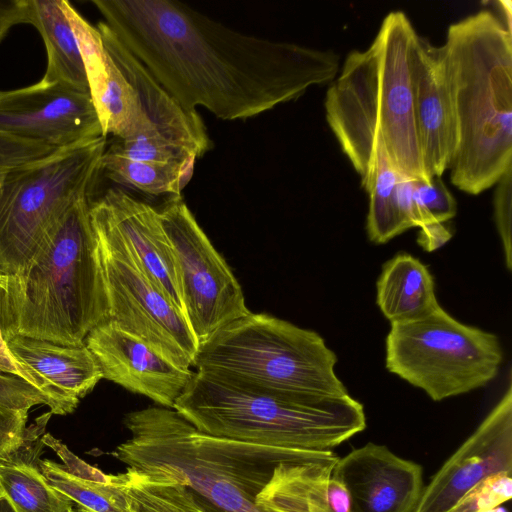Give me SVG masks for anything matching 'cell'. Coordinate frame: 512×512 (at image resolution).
<instances>
[{"mask_svg": "<svg viewBox=\"0 0 512 512\" xmlns=\"http://www.w3.org/2000/svg\"><path fill=\"white\" fill-rule=\"evenodd\" d=\"M104 23L187 111L246 119L332 82L339 56L230 29L173 0H93Z\"/></svg>", "mask_w": 512, "mask_h": 512, "instance_id": "obj_1", "label": "cell"}, {"mask_svg": "<svg viewBox=\"0 0 512 512\" xmlns=\"http://www.w3.org/2000/svg\"><path fill=\"white\" fill-rule=\"evenodd\" d=\"M417 36L404 12L388 13L371 45L347 55L326 92L327 123L361 181L378 146L399 172L427 180L411 82Z\"/></svg>", "mask_w": 512, "mask_h": 512, "instance_id": "obj_2", "label": "cell"}, {"mask_svg": "<svg viewBox=\"0 0 512 512\" xmlns=\"http://www.w3.org/2000/svg\"><path fill=\"white\" fill-rule=\"evenodd\" d=\"M110 320V305L88 197L48 230L17 272L0 273V332L64 346L85 344Z\"/></svg>", "mask_w": 512, "mask_h": 512, "instance_id": "obj_3", "label": "cell"}, {"mask_svg": "<svg viewBox=\"0 0 512 512\" xmlns=\"http://www.w3.org/2000/svg\"><path fill=\"white\" fill-rule=\"evenodd\" d=\"M130 437L112 453L127 470L152 480L189 485L222 512H265L257 496L282 463L336 461L333 451L286 449L198 431L175 409L150 406L127 413Z\"/></svg>", "mask_w": 512, "mask_h": 512, "instance_id": "obj_4", "label": "cell"}, {"mask_svg": "<svg viewBox=\"0 0 512 512\" xmlns=\"http://www.w3.org/2000/svg\"><path fill=\"white\" fill-rule=\"evenodd\" d=\"M443 48L455 131L450 180L478 195L512 167V29L483 9L451 24Z\"/></svg>", "mask_w": 512, "mask_h": 512, "instance_id": "obj_5", "label": "cell"}, {"mask_svg": "<svg viewBox=\"0 0 512 512\" xmlns=\"http://www.w3.org/2000/svg\"><path fill=\"white\" fill-rule=\"evenodd\" d=\"M174 409L198 431L260 445L327 452L366 427L348 394L280 398L194 372Z\"/></svg>", "mask_w": 512, "mask_h": 512, "instance_id": "obj_6", "label": "cell"}, {"mask_svg": "<svg viewBox=\"0 0 512 512\" xmlns=\"http://www.w3.org/2000/svg\"><path fill=\"white\" fill-rule=\"evenodd\" d=\"M336 363V354L315 331L249 312L201 342L193 366L243 389L297 399L348 394Z\"/></svg>", "mask_w": 512, "mask_h": 512, "instance_id": "obj_7", "label": "cell"}, {"mask_svg": "<svg viewBox=\"0 0 512 512\" xmlns=\"http://www.w3.org/2000/svg\"><path fill=\"white\" fill-rule=\"evenodd\" d=\"M106 137L100 136L10 171L0 188V273L20 270L53 224L88 197L100 173Z\"/></svg>", "mask_w": 512, "mask_h": 512, "instance_id": "obj_8", "label": "cell"}, {"mask_svg": "<svg viewBox=\"0 0 512 512\" xmlns=\"http://www.w3.org/2000/svg\"><path fill=\"white\" fill-rule=\"evenodd\" d=\"M502 359L495 334L459 322L441 306L423 318L391 324L386 338V368L434 401L487 385Z\"/></svg>", "mask_w": 512, "mask_h": 512, "instance_id": "obj_9", "label": "cell"}, {"mask_svg": "<svg viewBox=\"0 0 512 512\" xmlns=\"http://www.w3.org/2000/svg\"><path fill=\"white\" fill-rule=\"evenodd\" d=\"M110 305V320L175 365L190 369L198 348L184 314L140 270L105 223L90 211Z\"/></svg>", "mask_w": 512, "mask_h": 512, "instance_id": "obj_10", "label": "cell"}, {"mask_svg": "<svg viewBox=\"0 0 512 512\" xmlns=\"http://www.w3.org/2000/svg\"><path fill=\"white\" fill-rule=\"evenodd\" d=\"M157 211L174 256L185 317L199 345L250 311L236 277L182 197H170Z\"/></svg>", "mask_w": 512, "mask_h": 512, "instance_id": "obj_11", "label": "cell"}, {"mask_svg": "<svg viewBox=\"0 0 512 512\" xmlns=\"http://www.w3.org/2000/svg\"><path fill=\"white\" fill-rule=\"evenodd\" d=\"M0 131L58 149L104 136L89 92L41 81L0 92Z\"/></svg>", "mask_w": 512, "mask_h": 512, "instance_id": "obj_12", "label": "cell"}, {"mask_svg": "<svg viewBox=\"0 0 512 512\" xmlns=\"http://www.w3.org/2000/svg\"><path fill=\"white\" fill-rule=\"evenodd\" d=\"M512 473V387L424 487L414 512H451L486 477Z\"/></svg>", "mask_w": 512, "mask_h": 512, "instance_id": "obj_13", "label": "cell"}, {"mask_svg": "<svg viewBox=\"0 0 512 512\" xmlns=\"http://www.w3.org/2000/svg\"><path fill=\"white\" fill-rule=\"evenodd\" d=\"M85 345L95 357L103 378L174 409L194 372L181 368L140 338L108 320L95 327Z\"/></svg>", "mask_w": 512, "mask_h": 512, "instance_id": "obj_14", "label": "cell"}, {"mask_svg": "<svg viewBox=\"0 0 512 512\" xmlns=\"http://www.w3.org/2000/svg\"><path fill=\"white\" fill-rule=\"evenodd\" d=\"M332 476L346 489L352 512H414L424 489L419 464L371 442L338 458Z\"/></svg>", "mask_w": 512, "mask_h": 512, "instance_id": "obj_15", "label": "cell"}, {"mask_svg": "<svg viewBox=\"0 0 512 512\" xmlns=\"http://www.w3.org/2000/svg\"><path fill=\"white\" fill-rule=\"evenodd\" d=\"M90 211L105 223L140 270L185 316L174 256L157 208L119 188H111L90 204Z\"/></svg>", "mask_w": 512, "mask_h": 512, "instance_id": "obj_16", "label": "cell"}, {"mask_svg": "<svg viewBox=\"0 0 512 512\" xmlns=\"http://www.w3.org/2000/svg\"><path fill=\"white\" fill-rule=\"evenodd\" d=\"M5 345L19 376L51 400L52 414L72 413L80 399L103 378L95 357L85 344L64 346L14 336L5 341Z\"/></svg>", "mask_w": 512, "mask_h": 512, "instance_id": "obj_17", "label": "cell"}, {"mask_svg": "<svg viewBox=\"0 0 512 512\" xmlns=\"http://www.w3.org/2000/svg\"><path fill=\"white\" fill-rule=\"evenodd\" d=\"M413 106L427 180L449 168L455 131L443 45L417 36L411 55Z\"/></svg>", "mask_w": 512, "mask_h": 512, "instance_id": "obj_18", "label": "cell"}, {"mask_svg": "<svg viewBox=\"0 0 512 512\" xmlns=\"http://www.w3.org/2000/svg\"><path fill=\"white\" fill-rule=\"evenodd\" d=\"M62 7L81 51L89 93L103 135L128 139L141 133L155 132L135 91L105 49L97 28L75 11L68 1L62 0Z\"/></svg>", "mask_w": 512, "mask_h": 512, "instance_id": "obj_19", "label": "cell"}, {"mask_svg": "<svg viewBox=\"0 0 512 512\" xmlns=\"http://www.w3.org/2000/svg\"><path fill=\"white\" fill-rule=\"evenodd\" d=\"M97 30L105 49L135 91L152 129L196 158L209 151L212 141L199 114L182 108L103 21Z\"/></svg>", "mask_w": 512, "mask_h": 512, "instance_id": "obj_20", "label": "cell"}, {"mask_svg": "<svg viewBox=\"0 0 512 512\" xmlns=\"http://www.w3.org/2000/svg\"><path fill=\"white\" fill-rule=\"evenodd\" d=\"M336 461L279 464L258 505L265 512H352L346 489L332 476Z\"/></svg>", "mask_w": 512, "mask_h": 512, "instance_id": "obj_21", "label": "cell"}, {"mask_svg": "<svg viewBox=\"0 0 512 512\" xmlns=\"http://www.w3.org/2000/svg\"><path fill=\"white\" fill-rule=\"evenodd\" d=\"M50 416L38 417L27 427L22 445L0 458V490L17 512H68L75 504L47 481L40 467Z\"/></svg>", "mask_w": 512, "mask_h": 512, "instance_id": "obj_22", "label": "cell"}, {"mask_svg": "<svg viewBox=\"0 0 512 512\" xmlns=\"http://www.w3.org/2000/svg\"><path fill=\"white\" fill-rule=\"evenodd\" d=\"M376 287L377 305L391 324L423 318L440 306L429 270L407 253L384 264Z\"/></svg>", "mask_w": 512, "mask_h": 512, "instance_id": "obj_23", "label": "cell"}, {"mask_svg": "<svg viewBox=\"0 0 512 512\" xmlns=\"http://www.w3.org/2000/svg\"><path fill=\"white\" fill-rule=\"evenodd\" d=\"M61 460L63 464L40 460L43 475L55 489L92 512H128L122 473L105 474L70 450Z\"/></svg>", "mask_w": 512, "mask_h": 512, "instance_id": "obj_24", "label": "cell"}, {"mask_svg": "<svg viewBox=\"0 0 512 512\" xmlns=\"http://www.w3.org/2000/svg\"><path fill=\"white\" fill-rule=\"evenodd\" d=\"M32 25L43 38L47 67L41 80L89 92L81 51L62 0H31Z\"/></svg>", "mask_w": 512, "mask_h": 512, "instance_id": "obj_25", "label": "cell"}, {"mask_svg": "<svg viewBox=\"0 0 512 512\" xmlns=\"http://www.w3.org/2000/svg\"><path fill=\"white\" fill-rule=\"evenodd\" d=\"M196 158L176 162H149L129 159L105 149L100 172L112 181L150 195L181 196L190 181Z\"/></svg>", "mask_w": 512, "mask_h": 512, "instance_id": "obj_26", "label": "cell"}, {"mask_svg": "<svg viewBox=\"0 0 512 512\" xmlns=\"http://www.w3.org/2000/svg\"><path fill=\"white\" fill-rule=\"evenodd\" d=\"M400 173L385 149L378 146L369 173L361 181V186L369 195L366 231L373 243H386L408 229L397 199L396 184Z\"/></svg>", "mask_w": 512, "mask_h": 512, "instance_id": "obj_27", "label": "cell"}, {"mask_svg": "<svg viewBox=\"0 0 512 512\" xmlns=\"http://www.w3.org/2000/svg\"><path fill=\"white\" fill-rule=\"evenodd\" d=\"M128 512H222L186 484L152 480L139 473H122Z\"/></svg>", "mask_w": 512, "mask_h": 512, "instance_id": "obj_28", "label": "cell"}, {"mask_svg": "<svg viewBox=\"0 0 512 512\" xmlns=\"http://www.w3.org/2000/svg\"><path fill=\"white\" fill-rule=\"evenodd\" d=\"M512 497L509 472L492 474L467 492L451 512H484L505 503Z\"/></svg>", "mask_w": 512, "mask_h": 512, "instance_id": "obj_29", "label": "cell"}, {"mask_svg": "<svg viewBox=\"0 0 512 512\" xmlns=\"http://www.w3.org/2000/svg\"><path fill=\"white\" fill-rule=\"evenodd\" d=\"M57 149L0 131V188L10 171L48 156Z\"/></svg>", "mask_w": 512, "mask_h": 512, "instance_id": "obj_30", "label": "cell"}, {"mask_svg": "<svg viewBox=\"0 0 512 512\" xmlns=\"http://www.w3.org/2000/svg\"><path fill=\"white\" fill-rule=\"evenodd\" d=\"M47 405L52 414L51 400L25 379L0 371V406L28 412L36 405Z\"/></svg>", "mask_w": 512, "mask_h": 512, "instance_id": "obj_31", "label": "cell"}, {"mask_svg": "<svg viewBox=\"0 0 512 512\" xmlns=\"http://www.w3.org/2000/svg\"><path fill=\"white\" fill-rule=\"evenodd\" d=\"M495 185L494 219L504 251L506 268L511 271L512 167L504 172Z\"/></svg>", "mask_w": 512, "mask_h": 512, "instance_id": "obj_32", "label": "cell"}, {"mask_svg": "<svg viewBox=\"0 0 512 512\" xmlns=\"http://www.w3.org/2000/svg\"><path fill=\"white\" fill-rule=\"evenodd\" d=\"M28 412L0 406V458L22 445Z\"/></svg>", "mask_w": 512, "mask_h": 512, "instance_id": "obj_33", "label": "cell"}, {"mask_svg": "<svg viewBox=\"0 0 512 512\" xmlns=\"http://www.w3.org/2000/svg\"><path fill=\"white\" fill-rule=\"evenodd\" d=\"M32 24L31 0L0 1V42L18 24Z\"/></svg>", "mask_w": 512, "mask_h": 512, "instance_id": "obj_34", "label": "cell"}, {"mask_svg": "<svg viewBox=\"0 0 512 512\" xmlns=\"http://www.w3.org/2000/svg\"><path fill=\"white\" fill-rule=\"evenodd\" d=\"M0 363L4 366L7 373L19 376L16 367L10 360V357L8 355L6 345L2 338L1 332H0Z\"/></svg>", "mask_w": 512, "mask_h": 512, "instance_id": "obj_35", "label": "cell"}, {"mask_svg": "<svg viewBox=\"0 0 512 512\" xmlns=\"http://www.w3.org/2000/svg\"><path fill=\"white\" fill-rule=\"evenodd\" d=\"M494 5H497V9L499 13H497L500 18L505 22V24L512 29L511 26V2L510 1H494Z\"/></svg>", "mask_w": 512, "mask_h": 512, "instance_id": "obj_36", "label": "cell"}, {"mask_svg": "<svg viewBox=\"0 0 512 512\" xmlns=\"http://www.w3.org/2000/svg\"><path fill=\"white\" fill-rule=\"evenodd\" d=\"M0 512H17L7 496L0 490Z\"/></svg>", "mask_w": 512, "mask_h": 512, "instance_id": "obj_37", "label": "cell"}, {"mask_svg": "<svg viewBox=\"0 0 512 512\" xmlns=\"http://www.w3.org/2000/svg\"><path fill=\"white\" fill-rule=\"evenodd\" d=\"M68 512H92V511L75 503Z\"/></svg>", "mask_w": 512, "mask_h": 512, "instance_id": "obj_38", "label": "cell"}, {"mask_svg": "<svg viewBox=\"0 0 512 512\" xmlns=\"http://www.w3.org/2000/svg\"><path fill=\"white\" fill-rule=\"evenodd\" d=\"M484 512H507V510L503 507H496V508H493V509H490V510H487V511H484Z\"/></svg>", "mask_w": 512, "mask_h": 512, "instance_id": "obj_39", "label": "cell"}, {"mask_svg": "<svg viewBox=\"0 0 512 512\" xmlns=\"http://www.w3.org/2000/svg\"><path fill=\"white\" fill-rule=\"evenodd\" d=\"M0 371H1V372H5V373H7V372H6V370H5V368H4V366H3L1 363H0Z\"/></svg>", "mask_w": 512, "mask_h": 512, "instance_id": "obj_40", "label": "cell"}]
</instances>
